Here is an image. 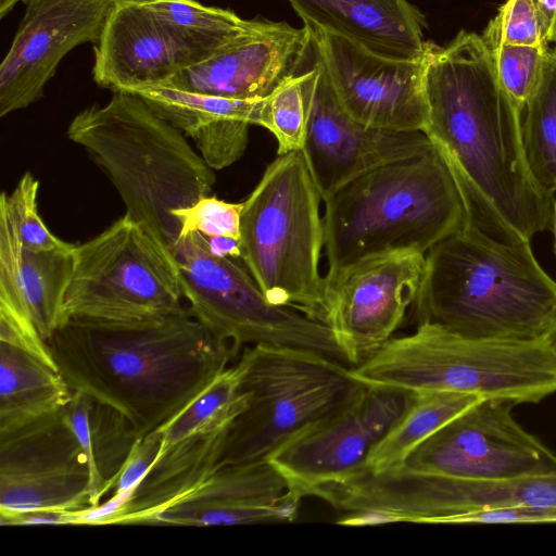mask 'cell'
Listing matches in <instances>:
<instances>
[{
	"label": "cell",
	"instance_id": "obj_1",
	"mask_svg": "<svg viewBox=\"0 0 556 556\" xmlns=\"http://www.w3.org/2000/svg\"><path fill=\"white\" fill-rule=\"evenodd\" d=\"M425 134L448 161L471 206L527 240L553 223V198L534 182L525 157L518 109L502 87L481 36L460 30L446 46L429 42Z\"/></svg>",
	"mask_w": 556,
	"mask_h": 556
},
{
	"label": "cell",
	"instance_id": "obj_2",
	"mask_svg": "<svg viewBox=\"0 0 556 556\" xmlns=\"http://www.w3.org/2000/svg\"><path fill=\"white\" fill-rule=\"evenodd\" d=\"M48 345L70 387L119 412L139 438L160 428L238 356L188 308L141 326L70 320Z\"/></svg>",
	"mask_w": 556,
	"mask_h": 556
},
{
	"label": "cell",
	"instance_id": "obj_3",
	"mask_svg": "<svg viewBox=\"0 0 556 556\" xmlns=\"http://www.w3.org/2000/svg\"><path fill=\"white\" fill-rule=\"evenodd\" d=\"M416 324L483 340L543 339L556 319V281L525 239L497 216L471 210L468 224L425 255Z\"/></svg>",
	"mask_w": 556,
	"mask_h": 556
},
{
	"label": "cell",
	"instance_id": "obj_4",
	"mask_svg": "<svg viewBox=\"0 0 556 556\" xmlns=\"http://www.w3.org/2000/svg\"><path fill=\"white\" fill-rule=\"evenodd\" d=\"M324 203L328 273L396 251L426 254L471 214L463 184L435 146L354 178Z\"/></svg>",
	"mask_w": 556,
	"mask_h": 556
},
{
	"label": "cell",
	"instance_id": "obj_5",
	"mask_svg": "<svg viewBox=\"0 0 556 556\" xmlns=\"http://www.w3.org/2000/svg\"><path fill=\"white\" fill-rule=\"evenodd\" d=\"M113 92L103 106L92 105L75 115L67 137L104 172L126 214L174 253L180 224L173 212L211 193L214 169L178 128L140 97Z\"/></svg>",
	"mask_w": 556,
	"mask_h": 556
},
{
	"label": "cell",
	"instance_id": "obj_6",
	"mask_svg": "<svg viewBox=\"0 0 556 556\" xmlns=\"http://www.w3.org/2000/svg\"><path fill=\"white\" fill-rule=\"evenodd\" d=\"M350 372L367 387L462 392L516 404L556 392V355L543 339H475L429 323L391 338Z\"/></svg>",
	"mask_w": 556,
	"mask_h": 556
},
{
	"label": "cell",
	"instance_id": "obj_7",
	"mask_svg": "<svg viewBox=\"0 0 556 556\" xmlns=\"http://www.w3.org/2000/svg\"><path fill=\"white\" fill-rule=\"evenodd\" d=\"M321 201L303 151L278 154L242 202L240 248L269 303L326 325Z\"/></svg>",
	"mask_w": 556,
	"mask_h": 556
},
{
	"label": "cell",
	"instance_id": "obj_8",
	"mask_svg": "<svg viewBox=\"0 0 556 556\" xmlns=\"http://www.w3.org/2000/svg\"><path fill=\"white\" fill-rule=\"evenodd\" d=\"M237 362L249 404L227 434L219 466L267 460L364 387L346 364L304 348L247 346Z\"/></svg>",
	"mask_w": 556,
	"mask_h": 556
},
{
	"label": "cell",
	"instance_id": "obj_9",
	"mask_svg": "<svg viewBox=\"0 0 556 556\" xmlns=\"http://www.w3.org/2000/svg\"><path fill=\"white\" fill-rule=\"evenodd\" d=\"M61 326L70 320L141 326L184 311L174 253L127 214L75 245Z\"/></svg>",
	"mask_w": 556,
	"mask_h": 556
},
{
	"label": "cell",
	"instance_id": "obj_10",
	"mask_svg": "<svg viewBox=\"0 0 556 556\" xmlns=\"http://www.w3.org/2000/svg\"><path fill=\"white\" fill-rule=\"evenodd\" d=\"M353 502L364 526L556 523V473L467 480L366 472L355 482Z\"/></svg>",
	"mask_w": 556,
	"mask_h": 556
},
{
	"label": "cell",
	"instance_id": "obj_11",
	"mask_svg": "<svg viewBox=\"0 0 556 556\" xmlns=\"http://www.w3.org/2000/svg\"><path fill=\"white\" fill-rule=\"evenodd\" d=\"M174 255L189 312L238 355L257 344L289 345L346 364L327 325L292 307L269 303L247 267L212 253L203 235L180 237Z\"/></svg>",
	"mask_w": 556,
	"mask_h": 556
},
{
	"label": "cell",
	"instance_id": "obj_12",
	"mask_svg": "<svg viewBox=\"0 0 556 556\" xmlns=\"http://www.w3.org/2000/svg\"><path fill=\"white\" fill-rule=\"evenodd\" d=\"M515 405L481 399L422 442L395 470L467 480L556 473V454L516 421Z\"/></svg>",
	"mask_w": 556,
	"mask_h": 556
},
{
	"label": "cell",
	"instance_id": "obj_13",
	"mask_svg": "<svg viewBox=\"0 0 556 556\" xmlns=\"http://www.w3.org/2000/svg\"><path fill=\"white\" fill-rule=\"evenodd\" d=\"M425 255L396 251L327 273L326 325L350 367L363 363L394 337L416 298Z\"/></svg>",
	"mask_w": 556,
	"mask_h": 556
},
{
	"label": "cell",
	"instance_id": "obj_14",
	"mask_svg": "<svg viewBox=\"0 0 556 556\" xmlns=\"http://www.w3.org/2000/svg\"><path fill=\"white\" fill-rule=\"evenodd\" d=\"M307 28L315 58L349 116L378 129L426 131L425 56L390 59L326 29Z\"/></svg>",
	"mask_w": 556,
	"mask_h": 556
},
{
	"label": "cell",
	"instance_id": "obj_15",
	"mask_svg": "<svg viewBox=\"0 0 556 556\" xmlns=\"http://www.w3.org/2000/svg\"><path fill=\"white\" fill-rule=\"evenodd\" d=\"M92 507L87 457L60 413L0 435V522Z\"/></svg>",
	"mask_w": 556,
	"mask_h": 556
},
{
	"label": "cell",
	"instance_id": "obj_16",
	"mask_svg": "<svg viewBox=\"0 0 556 556\" xmlns=\"http://www.w3.org/2000/svg\"><path fill=\"white\" fill-rule=\"evenodd\" d=\"M409 393L364 387L342 406L277 450L269 460L303 497L318 486L359 471L374 447L401 416Z\"/></svg>",
	"mask_w": 556,
	"mask_h": 556
},
{
	"label": "cell",
	"instance_id": "obj_17",
	"mask_svg": "<svg viewBox=\"0 0 556 556\" xmlns=\"http://www.w3.org/2000/svg\"><path fill=\"white\" fill-rule=\"evenodd\" d=\"M25 12L0 65V116L43 96L61 60L75 47L97 43L113 0H23Z\"/></svg>",
	"mask_w": 556,
	"mask_h": 556
},
{
	"label": "cell",
	"instance_id": "obj_18",
	"mask_svg": "<svg viewBox=\"0 0 556 556\" xmlns=\"http://www.w3.org/2000/svg\"><path fill=\"white\" fill-rule=\"evenodd\" d=\"M316 59V58H315ZM319 66L303 153L323 201L354 178L431 150L422 131H393L365 126L339 104Z\"/></svg>",
	"mask_w": 556,
	"mask_h": 556
},
{
	"label": "cell",
	"instance_id": "obj_19",
	"mask_svg": "<svg viewBox=\"0 0 556 556\" xmlns=\"http://www.w3.org/2000/svg\"><path fill=\"white\" fill-rule=\"evenodd\" d=\"M312 48L307 27L256 20L250 30L163 85L230 99H262L285 79L303 72Z\"/></svg>",
	"mask_w": 556,
	"mask_h": 556
},
{
	"label": "cell",
	"instance_id": "obj_20",
	"mask_svg": "<svg viewBox=\"0 0 556 556\" xmlns=\"http://www.w3.org/2000/svg\"><path fill=\"white\" fill-rule=\"evenodd\" d=\"M304 497L269 462L218 466L151 525L240 526L293 522Z\"/></svg>",
	"mask_w": 556,
	"mask_h": 556
},
{
	"label": "cell",
	"instance_id": "obj_21",
	"mask_svg": "<svg viewBox=\"0 0 556 556\" xmlns=\"http://www.w3.org/2000/svg\"><path fill=\"white\" fill-rule=\"evenodd\" d=\"M198 58L148 8L117 1L94 45V81L113 91L159 85Z\"/></svg>",
	"mask_w": 556,
	"mask_h": 556
},
{
	"label": "cell",
	"instance_id": "obj_22",
	"mask_svg": "<svg viewBox=\"0 0 556 556\" xmlns=\"http://www.w3.org/2000/svg\"><path fill=\"white\" fill-rule=\"evenodd\" d=\"M121 91V90H119ZM189 136L206 164L223 169L245 152L249 128L258 125L262 99H230L159 84L129 90Z\"/></svg>",
	"mask_w": 556,
	"mask_h": 556
},
{
	"label": "cell",
	"instance_id": "obj_23",
	"mask_svg": "<svg viewBox=\"0 0 556 556\" xmlns=\"http://www.w3.org/2000/svg\"><path fill=\"white\" fill-rule=\"evenodd\" d=\"M75 245L52 251L26 249L22 244L7 194L1 193L0 300L22 311L47 343L61 327L62 305L73 270Z\"/></svg>",
	"mask_w": 556,
	"mask_h": 556
},
{
	"label": "cell",
	"instance_id": "obj_24",
	"mask_svg": "<svg viewBox=\"0 0 556 556\" xmlns=\"http://www.w3.org/2000/svg\"><path fill=\"white\" fill-rule=\"evenodd\" d=\"M304 26L353 40L390 59L425 56L426 21L407 0H288Z\"/></svg>",
	"mask_w": 556,
	"mask_h": 556
},
{
	"label": "cell",
	"instance_id": "obj_25",
	"mask_svg": "<svg viewBox=\"0 0 556 556\" xmlns=\"http://www.w3.org/2000/svg\"><path fill=\"white\" fill-rule=\"evenodd\" d=\"M229 430L195 433L161 448L112 525H151L191 493L219 466Z\"/></svg>",
	"mask_w": 556,
	"mask_h": 556
},
{
	"label": "cell",
	"instance_id": "obj_26",
	"mask_svg": "<svg viewBox=\"0 0 556 556\" xmlns=\"http://www.w3.org/2000/svg\"><path fill=\"white\" fill-rule=\"evenodd\" d=\"M62 414L87 457L91 505L97 506L114 490L139 437L119 412L79 391L73 390Z\"/></svg>",
	"mask_w": 556,
	"mask_h": 556
},
{
	"label": "cell",
	"instance_id": "obj_27",
	"mask_svg": "<svg viewBox=\"0 0 556 556\" xmlns=\"http://www.w3.org/2000/svg\"><path fill=\"white\" fill-rule=\"evenodd\" d=\"M72 396L58 368L0 342V435L60 413Z\"/></svg>",
	"mask_w": 556,
	"mask_h": 556
},
{
	"label": "cell",
	"instance_id": "obj_28",
	"mask_svg": "<svg viewBox=\"0 0 556 556\" xmlns=\"http://www.w3.org/2000/svg\"><path fill=\"white\" fill-rule=\"evenodd\" d=\"M481 399L452 391L409 393L405 409L370 450L361 470L382 473L400 468L422 442Z\"/></svg>",
	"mask_w": 556,
	"mask_h": 556
},
{
	"label": "cell",
	"instance_id": "obj_29",
	"mask_svg": "<svg viewBox=\"0 0 556 556\" xmlns=\"http://www.w3.org/2000/svg\"><path fill=\"white\" fill-rule=\"evenodd\" d=\"M530 174L546 195L556 192V47L544 56L541 78L518 110Z\"/></svg>",
	"mask_w": 556,
	"mask_h": 556
},
{
	"label": "cell",
	"instance_id": "obj_30",
	"mask_svg": "<svg viewBox=\"0 0 556 556\" xmlns=\"http://www.w3.org/2000/svg\"><path fill=\"white\" fill-rule=\"evenodd\" d=\"M249 404L242 369L236 361L213 378L192 400L156 431L167 447L189 435L230 429Z\"/></svg>",
	"mask_w": 556,
	"mask_h": 556
},
{
	"label": "cell",
	"instance_id": "obj_31",
	"mask_svg": "<svg viewBox=\"0 0 556 556\" xmlns=\"http://www.w3.org/2000/svg\"><path fill=\"white\" fill-rule=\"evenodd\" d=\"M139 3V2H138ZM201 62L250 30L256 20H243L230 10L195 0L140 2Z\"/></svg>",
	"mask_w": 556,
	"mask_h": 556
},
{
	"label": "cell",
	"instance_id": "obj_32",
	"mask_svg": "<svg viewBox=\"0 0 556 556\" xmlns=\"http://www.w3.org/2000/svg\"><path fill=\"white\" fill-rule=\"evenodd\" d=\"M318 76L319 66L315 59L309 70L285 79L262 99L258 126L274 135L278 154L303 149Z\"/></svg>",
	"mask_w": 556,
	"mask_h": 556
},
{
	"label": "cell",
	"instance_id": "obj_33",
	"mask_svg": "<svg viewBox=\"0 0 556 556\" xmlns=\"http://www.w3.org/2000/svg\"><path fill=\"white\" fill-rule=\"evenodd\" d=\"M548 49L506 45L488 48L497 78L518 110L535 89Z\"/></svg>",
	"mask_w": 556,
	"mask_h": 556
},
{
	"label": "cell",
	"instance_id": "obj_34",
	"mask_svg": "<svg viewBox=\"0 0 556 556\" xmlns=\"http://www.w3.org/2000/svg\"><path fill=\"white\" fill-rule=\"evenodd\" d=\"M481 38L486 48L501 45L548 47L532 0H507L489 22Z\"/></svg>",
	"mask_w": 556,
	"mask_h": 556
},
{
	"label": "cell",
	"instance_id": "obj_35",
	"mask_svg": "<svg viewBox=\"0 0 556 556\" xmlns=\"http://www.w3.org/2000/svg\"><path fill=\"white\" fill-rule=\"evenodd\" d=\"M39 181L26 172L7 200L16 219L22 244L31 251H52L71 249L75 244L54 236L38 212Z\"/></svg>",
	"mask_w": 556,
	"mask_h": 556
},
{
	"label": "cell",
	"instance_id": "obj_36",
	"mask_svg": "<svg viewBox=\"0 0 556 556\" xmlns=\"http://www.w3.org/2000/svg\"><path fill=\"white\" fill-rule=\"evenodd\" d=\"M243 203H232L206 195L188 207L173 212L180 224L179 238L199 232L206 238L229 237L240 240Z\"/></svg>",
	"mask_w": 556,
	"mask_h": 556
},
{
	"label": "cell",
	"instance_id": "obj_37",
	"mask_svg": "<svg viewBox=\"0 0 556 556\" xmlns=\"http://www.w3.org/2000/svg\"><path fill=\"white\" fill-rule=\"evenodd\" d=\"M0 342L58 368L47 341L34 323L22 311L3 300H0Z\"/></svg>",
	"mask_w": 556,
	"mask_h": 556
},
{
	"label": "cell",
	"instance_id": "obj_38",
	"mask_svg": "<svg viewBox=\"0 0 556 556\" xmlns=\"http://www.w3.org/2000/svg\"><path fill=\"white\" fill-rule=\"evenodd\" d=\"M161 446L162 438L156 430L138 438L118 476L113 493L132 494L156 460Z\"/></svg>",
	"mask_w": 556,
	"mask_h": 556
},
{
	"label": "cell",
	"instance_id": "obj_39",
	"mask_svg": "<svg viewBox=\"0 0 556 556\" xmlns=\"http://www.w3.org/2000/svg\"><path fill=\"white\" fill-rule=\"evenodd\" d=\"M548 42H556V0H532Z\"/></svg>",
	"mask_w": 556,
	"mask_h": 556
},
{
	"label": "cell",
	"instance_id": "obj_40",
	"mask_svg": "<svg viewBox=\"0 0 556 556\" xmlns=\"http://www.w3.org/2000/svg\"><path fill=\"white\" fill-rule=\"evenodd\" d=\"M206 240L212 253L224 257L241 260L240 240L229 237H212L206 238Z\"/></svg>",
	"mask_w": 556,
	"mask_h": 556
},
{
	"label": "cell",
	"instance_id": "obj_41",
	"mask_svg": "<svg viewBox=\"0 0 556 556\" xmlns=\"http://www.w3.org/2000/svg\"><path fill=\"white\" fill-rule=\"evenodd\" d=\"M543 340L547 344V346L553 351V353L556 355V319L545 333Z\"/></svg>",
	"mask_w": 556,
	"mask_h": 556
},
{
	"label": "cell",
	"instance_id": "obj_42",
	"mask_svg": "<svg viewBox=\"0 0 556 556\" xmlns=\"http://www.w3.org/2000/svg\"><path fill=\"white\" fill-rule=\"evenodd\" d=\"M18 1L23 0H0V17H4Z\"/></svg>",
	"mask_w": 556,
	"mask_h": 556
},
{
	"label": "cell",
	"instance_id": "obj_43",
	"mask_svg": "<svg viewBox=\"0 0 556 556\" xmlns=\"http://www.w3.org/2000/svg\"><path fill=\"white\" fill-rule=\"evenodd\" d=\"M553 224H554L555 247H556V201L553 204Z\"/></svg>",
	"mask_w": 556,
	"mask_h": 556
},
{
	"label": "cell",
	"instance_id": "obj_44",
	"mask_svg": "<svg viewBox=\"0 0 556 556\" xmlns=\"http://www.w3.org/2000/svg\"><path fill=\"white\" fill-rule=\"evenodd\" d=\"M114 2H117V1H126V2H149V1H154V0H113Z\"/></svg>",
	"mask_w": 556,
	"mask_h": 556
}]
</instances>
